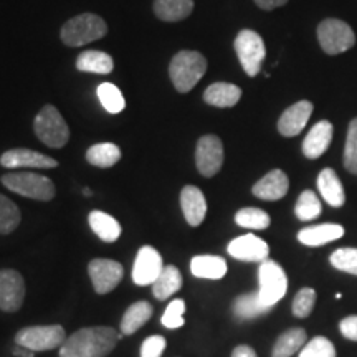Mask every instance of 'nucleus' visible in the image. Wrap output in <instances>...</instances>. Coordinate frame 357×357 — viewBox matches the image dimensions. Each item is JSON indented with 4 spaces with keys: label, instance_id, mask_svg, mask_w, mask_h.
<instances>
[{
    "label": "nucleus",
    "instance_id": "f257e3e1",
    "mask_svg": "<svg viewBox=\"0 0 357 357\" xmlns=\"http://www.w3.org/2000/svg\"><path fill=\"white\" fill-rule=\"evenodd\" d=\"M118 334L108 326L82 328L65 339L60 357H106L114 349Z\"/></svg>",
    "mask_w": 357,
    "mask_h": 357
},
{
    "label": "nucleus",
    "instance_id": "bb28decb",
    "mask_svg": "<svg viewBox=\"0 0 357 357\" xmlns=\"http://www.w3.org/2000/svg\"><path fill=\"white\" fill-rule=\"evenodd\" d=\"M153 316V306L149 305L147 301H137L131 305L124 312L123 319H121V333L124 336H131L141 328L144 326L147 321L151 319Z\"/></svg>",
    "mask_w": 357,
    "mask_h": 357
},
{
    "label": "nucleus",
    "instance_id": "dca6fc26",
    "mask_svg": "<svg viewBox=\"0 0 357 357\" xmlns=\"http://www.w3.org/2000/svg\"><path fill=\"white\" fill-rule=\"evenodd\" d=\"M312 114V105L310 101H298L281 114L278 121L280 134L287 137L298 136L310 121Z\"/></svg>",
    "mask_w": 357,
    "mask_h": 357
},
{
    "label": "nucleus",
    "instance_id": "2eb2a0df",
    "mask_svg": "<svg viewBox=\"0 0 357 357\" xmlns=\"http://www.w3.org/2000/svg\"><path fill=\"white\" fill-rule=\"evenodd\" d=\"M0 164L6 169H52L58 166V160L37 151L19 147L3 153Z\"/></svg>",
    "mask_w": 357,
    "mask_h": 357
},
{
    "label": "nucleus",
    "instance_id": "ea45409f",
    "mask_svg": "<svg viewBox=\"0 0 357 357\" xmlns=\"http://www.w3.org/2000/svg\"><path fill=\"white\" fill-rule=\"evenodd\" d=\"M184 312H185V301L174 300L169 303L167 310L162 314V326L167 329H178L184 326Z\"/></svg>",
    "mask_w": 357,
    "mask_h": 357
},
{
    "label": "nucleus",
    "instance_id": "0eeeda50",
    "mask_svg": "<svg viewBox=\"0 0 357 357\" xmlns=\"http://www.w3.org/2000/svg\"><path fill=\"white\" fill-rule=\"evenodd\" d=\"M258 281H260V294L261 301L265 305L273 307L281 298L287 294L288 278L284 270L273 260H265L260 263L258 268Z\"/></svg>",
    "mask_w": 357,
    "mask_h": 357
},
{
    "label": "nucleus",
    "instance_id": "58836bf2",
    "mask_svg": "<svg viewBox=\"0 0 357 357\" xmlns=\"http://www.w3.org/2000/svg\"><path fill=\"white\" fill-rule=\"evenodd\" d=\"M316 303V291L312 288H303L293 300V314L296 318H307Z\"/></svg>",
    "mask_w": 357,
    "mask_h": 357
},
{
    "label": "nucleus",
    "instance_id": "7c9ffc66",
    "mask_svg": "<svg viewBox=\"0 0 357 357\" xmlns=\"http://www.w3.org/2000/svg\"><path fill=\"white\" fill-rule=\"evenodd\" d=\"M271 310V306L265 305L261 301L260 294L257 293H250V294H242L238 296L234 303V312L238 319H253L257 316L265 314Z\"/></svg>",
    "mask_w": 357,
    "mask_h": 357
},
{
    "label": "nucleus",
    "instance_id": "4c0bfd02",
    "mask_svg": "<svg viewBox=\"0 0 357 357\" xmlns=\"http://www.w3.org/2000/svg\"><path fill=\"white\" fill-rule=\"evenodd\" d=\"M344 166L351 174H356L357 176V118L352 119L349 129H347Z\"/></svg>",
    "mask_w": 357,
    "mask_h": 357
},
{
    "label": "nucleus",
    "instance_id": "79ce46f5",
    "mask_svg": "<svg viewBox=\"0 0 357 357\" xmlns=\"http://www.w3.org/2000/svg\"><path fill=\"white\" fill-rule=\"evenodd\" d=\"M341 334L349 341H357V316H347L339 323Z\"/></svg>",
    "mask_w": 357,
    "mask_h": 357
},
{
    "label": "nucleus",
    "instance_id": "37998d69",
    "mask_svg": "<svg viewBox=\"0 0 357 357\" xmlns=\"http://www.w3.org/2000/svg\"><path fill=\"white\" fill-rule=\"evenodd\" d=\"M258 7L263 8V10H273V8H278L284 3H288V0H253Z\"/></svg>",
    "mask_w": 357,
    "mask_h": 357
},
{
    "label": "nucleus",
    "instance_id": "9d476101",
    "mask_svg": "<svg viewBox=\"0 0 357 357\" xmlns=\"http://www.w3.org/2000/svg\"><path fill=\"white\" fill-rule=\"evenodd\" d=\"M88 273L91 278L93 288L98 294H106L118 287L123 280L124 270L119 261L108 258H96L88 265Z\"/></svg>",
    "mask_w": 357,
    "mask_h": 357
},
{
    "label": "nucleus",
    "instance_id": "c85d7f7f",
    "mask_svg": "<svg viewBox=\"0 0 357 357\" xmlns=\"http://www.w3.org/2000/svg\"><path fill=\"white\" fill-rule=\"evenodd\" d=\"M182 288V275L176 266L167 265L164 266L162 273L159 275V278L154 281L153 284V293L155 300L166 301L167 298H171L174 293L178 291Z\"/></svg>",
    "mask_w": 357,
    "mask_h": 357
},
{
    "label": "nucleus",
    "instance_id": "f03ea898",
    "mask_svg": "<svg viewBox=\"0 0 357 357\" xmlns=\"http://www.w3.org/2000/svg\"><path fill=\"white\" fill-rule=\"evenodd\" d=\"M207 71V60L194 50H181L169 65V77L178 93H189Z\"/></svg>",
    "mask_w": 357,
    "mask_h": 357
},
{
    "label": "nucleus",
    "instance_id": "6e6552de",
    "mask_svg": "<svg viewBox=\"0 0 357 357\" xmlns=\"http://www.w3.org/2000/svg\"><path fill=\"white\" fill-rule=\"evenodd\" d=\"M319 45L328 55H339L354 47L356 35L346 22L337 19L323 20L318 26Z\"/></svg>",
    "mask_w": 357,
    "mask_h": 357
},
{
    "label": "nucleus",
    "instance_id": "c9c22d12",
    "mask_svg": "<svg viewBox=\"0 0 357 357\" xmlns=\"http://www.w3.org/2000/svg\"><path fill=\"white\" fill-rule=\"evenodd\" d=\"M336 270L357 276V248H339L329 258Z\"/></svg>",
    "mask_w": 357,
    "mask_h": 357
},
{
    "label": "nucleus",
    "instance_id": "f3484780",
    "mask_svg": "<svg viewBox=\"0 0 357 357\" xmlns=\"http://www.w3.org/2000/svg\"><path fill=\"white\" fill-rule=\"evenodd\" d=\"M181 207L190 227H199L207 215V200L195 185H185L181 192Z\"/></svg>",
    "mask_w": 357,
    "mask_h": 357
},
{
    "label": "nucleus",
    "instance_id": "72a5a7b5",
    "mask_svg": "<svg viewBox=\"0 0 357 357\" xmlns=\"http://www.w3.org/2000/svg\"><path fill=\"white\" fill-rule=\"evenodd\" d=\"M98 98H100L101 105L105 106V109L111 114L121 113L126 106V101L119 91L118 86H114L113 83H102L98 86Z\"/></svg>",
    "mask_w": 357,
    "mask_h": 357
},
{
    "label": "nucleus",
    "instance_id": "2f4dec72",
    "mask_svg": "<svg viewBox=\"0 0 357 357\" xmlns=\"http://www.w3.org/2000/svg\"><path fill=\"white\" fill-rule=\"evenodd\" d=\"M236 225L243 227V229H252V230H265L270 227L271 218L265 211L255 207H247L242 211L236 212L235 215Z\"/></svg>",
    "mask_w": 357,
    "mask_h": 357
},
{
    "label": "nucleus",
    "instance_id": "aec40b11",
    "mask_svg": "<svg viewBox=\"0 0 357 357\" xmlns=\"http://www.w3.org/2000/svg\"><path fill=\"white\" fill-rule=\"evenodd\" d=\"M344 235V229L337 223H321V225L306 227L300 230L298 240L306 247H321V245L336 242Z\"/></svg>",
    "mask_w": 357,
    "mask_h": 357
},
{
    "label": "nucleus",
    "instance_id": "20e7f679",
    "mask_svg": "<svg viewBox=\"0 0 357 357\" xmlns=\"http://www.w3.org/2000/svg\"><path fill=\"white\" fill-rule=\"evenodd\" d=\"M2 184L22 197L48 202L55 197V184L52 178L35 172H10L2 176Z\"/></svg>",
    "mask_w": 357,
    "mask_h": 357
},
{
    "label": "nucleus",
    "instance_id": "7ed1b4c3",
    "mask_svg": "<svg viewBox=\"0 0 357 357\" xmlns=\"http://www.w3.org/2000/svg\"><path fill=\"white\" fill-rule=\"evenodd\" d=\"M108 33V25L96 13H82L61 26V42L68 47H83Z\"/></svg>",
    "mask_w": 357,
    "mask_h": 357
},
{
    "label": "nucleus",
    "instance_id": "4468645a",
    "mask_svg": "<svg viewBox=\"0 0 357 357\" xmlns=\"http://www.w3.org/2000/svg\"><path fill=\"white\" fill-rule=\"evenodd\" d=\"M229 253L235 260L250 261V263H261L268 260L270 255V247L265 240L258 238L257 235H242L238 238H234L229 243Z\"/></svg>",
    "mask_w": 357,
    "mask_h": 357
},
{
    "label": "nucleus",
    "instance_id": "ddd939ff",
    "mask_svg": "<svg viewBox=\"0 0 357 357\" xmlns=\"http://www.w3.org/2000/svg\"><path fill=\"white\" fill-rule=\"evenodd\" d=\"M25 300V280L15 270H0V310L19 311Z\"/></svg>",
    "mask_w": 357,
    "mask_h": 357
},
{
    "label": "nucleus",
    "instance_id": "c756f323",
    "mask_svg": "<svg viewBox=\"0 0 357 357\" xmlns=\"http://www.w3.org/2000/svg\"><path fill=\"white\" fill-rule=\"evenodd\" d=\"M86 159L91 166L108 169L121 159V149L113 142H100V144L91 146L86 153Z\"/></svg>",
    "mask_w": 357,
    "mask_h": 357
},
{
    "label": "nucleus",
    "instance_id": "5701e85b",
    "mask_svg": "<svg viewBox=\"0 0 357 357\" xmlns=\"http://www.w3.org/2000/svg\"><path fill=\"white\" fill-rule=\"evenodd\" d=\"M192 275L204 280H220L227 273V261L222 257L199 255L190 261Z\"/></svg>",
    "mask_w": 357,
    "mask_h": 357
},
{
    "label": "nucleus",
    "instance_id": "9b49d317",
    "mask_svg": "<svg viewBox=\"0 0 357 357\" xmlns=\"http://www.w3.org/2000/svg\"><path fill=\"white\" fill-rule=\"evenodd\" d=\"M195 164L204 177H213L223 166V144L213 134L202 136L195 149Z\"/></svg>",
    "mask_w": 357,
    "mask_h": 357
},
{
    "label": "nucleus",
    "instance_id": "f704fd0d",
    "mask_svg": "<svg viewBox=\"0 0 357 357\" xmlns=\"http://www.w3.org/2000/svg\"><path fill=\"white\" fill-rule=\"evenodd\" d=\"M294 213L301 222H311L321 215V202L312 190H305L298 197Z\"/></svg>",
    "mask_w": 357,
    "mask_h": 357
},
{
    "label": "nucleus",
    "instance_id": "c03bdc74",
    "mask_svg": "<svg viewBox=\"0 0 357 357\" xmlns=\"http://www.w3.org/2000/svg\"><path fill=\"white\" fill-rule=\"evenodd\" d=\"M231 357H257V352L252 349L250 346H236L234 352H231Z\"/></svg>",
    "mask_w": 357,
    "mask_h": 357
},
{
    "label": "nucleus",
    "instance_id": "f8f14e48",
    "mask_svg": "<svg viewBox=\"0 0 357 357\" xmlns=\"http://www.w3.org/2000/svg\"><path fill=\"white\" fill-rule=\"evenodd\" d=\"M162 257L153 247H142L137 252L136 260L132 266V281L137 287H153L154 281L159 278V275L164 270Z\"/></svg>",
    "mask_w": 357,
    "mask_h": 357
},
{
    "label": "nucleus",
    "instance_id": "6ab92c4d",
    "mask_svg": "<svg viewBox=\"0 0 357 357\" xmlns=\"http://www.w3.org/2000/svg\"><path fill=\"white\" fill-rule=\"evenodd\" d=\"M333 139V124L329 121H319L311 128L303 141V154L307 159H318L328 151Z\"/></svg>",
    "mask_w": 357,
    "mask_h": 357
},
{
    "label": "nucleus",
    "instance_id": "a878e982",
    "mask_svg": "<svg viewBox=\"0 0 357 357\" xmlns=\"http://www.w3.org/2000/svg\"><path fill=\"white\" fill-rule=\"evenodd\" d=\"M307 342L306 331L301 328H293L276 339L271 357H291L294 352L301 351Z\"/></svg>",
    "mask_w": 357,
    "mask_h": 357
},
{
    "label": "nucleus",
    "instance_id": "4be33fe9",
    "mask_svg": "<svg viewBox=\"0 0 357 357\" xmlns=\"http://www.w3.org/2000/svg\"><path fill=\"white\" fill-rule=\"evenodd\" d=\"M240 98L242 89L231 83H213L204 93V101L215 108H234Z\"/></svg>",
    "mask_w": 357,
    "mask_h": 357
},
{
    "label": "nucleus",
    "instance_id": "1a4fd4ad",
    "mask_svg": "<svg viewBox=\"0 0 357 357\" xmlns=\"http://www.w3.org/2000/svg\"><path fill=\"white\" fill-rule=\"evenodd\" d=\"M235 50L245 73L248 77H257L266 55L265 43L260 35L253 30H242L235 38Z\"/></svg>",
    "mask_w": 357,
    "mask_h": 357
},
{
    "label": "nucleus",
    "instance_id": "393cba45",
    "mask_svg": "<svg viewBox=\"0 0 357 357\" xmlns=\"http://www.w3.org/2000/svg\"><path fill=\"white\" fill-rule=\"evenodd\" d=\"M194 12V0H155L154 13L164 22H181Z\"/></svg>",
    "mask_w": 357,
    "mask_h": 357
},
{
    "label": "nucleus",
    "instance_id": "a19ab883",
    "mask_svg": "<svg viewBox=\"0 0 357 357\" xmlns=\"http://www.w3.org/2000/svg\"><path fill=\"white\" fill-rule=\"evenodd\" d=\"M166 349V339L162 336L147 337L141 346V357H160Z\"/></svg>",
    "mask_w": 357,
    "mask_h": 357
},
{
    "label": "nucleus",
    "instance_id": "cd10ccee",
    "mask_svg": "<svg viewBox=\"0 0 357 357\" xmlns=\"http://www.w3.org/2000/svg\"><path fill=\"white\" fill-rule=\"evenodd\" d=\"M77 68L79 71H86V73L108 75L114 68V61L108 53L100 50H88L78 56Z\"/></svg>",
    "mask_w": 357,
    "mask_h": 357
},
{
    "label": "nucleus",
    "instance_id": "423d86ee",
    "mask_svg": "<svg viewBox=\"0 0 357 357\" xmlns=\"http://www.w3.org/2000/svg\"><path fill=\"white\" fill-rule=\"evenodd\" d=\"M66 334L60 324L50 326H29L15 334V344L33 352L50 351L61 347Z\"/></svg>",
    "mask_w": 357,
    "mask_h": 357
},
{
    "label": "nucleus",
    "instance_id": "412c9836",
    "mask_svg": "<svg viewBox=\"0 0 357 357\" xmlns=\"http://www.w3.org/2000/svg\"><path fill=\"white\" fill-rule=\"evenodd\" d=\"M318 189L323 195V199L328 202L331 207L339 208L342 207L346 202V194L344 187L341 184V178L337 177V174L333 169H323L319 172L318 177Z\"/></svg>",
    "mask_w": 357,
    "mask_h": 357
},
{
    "label": "nucleus",
    "instance_id": "a18cd8bd",
    "mask_svg": "<svg viewBox=\"0 0 357 357\" xmlns=\"http://www.w3.org/2000/svg\"><path fill=\"white\" fill-rule=\"evenodd\" d=\"M13 354H15L17 357H32L33 351L25 349V347H22V346H17L15 349H13Z\"/></svg>",
    "mask_w": 357,
    "mask_h": 357
},
{
    "label": "nucleus",
    "instance_id": "473e14b6",
    "mask_svg": "<svg viewBox=\"0 0 357 357\" xmlns=\"http://www.w3.org/2000/svg\"><path fill=\"white\" fill-rule=\"evenodd\" d=\"M20 220L19 207L6 195L0 194V235L12 234L20 225Z\"/></svg>",
    "mask_w": 357,
    "mask_h": 357
},
{
    "label": "nucleus",
    "instance_id": "e433bc0d",
    "mask_svg": "<svg viewBox=\"0 0 357 357\" xmlns=\"http://www.w3.org/2000/svg\"><path fill=\"white\" fill-rule=\"evenodd\" d=\"M300 357H336V347L329 339L318 336L306 342L300 351Z\"/></svg>",
    "mask_w": 357,
    "mask_h": 357
},
{
    "label": "nucleus",
    "instance_id": "a211bd4d",
    "mask_svg": "<svg viewBox=\"0 0 357 357\" xmlns=\"http://www.w3.org/2000/svg\"><path fill=\"white\" fill-rule=\"evenodd\" d=\"M289 181L288 176L280 169L270 171L253 185V195L261 200H280L288 194Z\"/></svg>",
    "mask_w": 357,
    "mask_h": 357
},
{
    "label": "nucleus",
    "instance_id": "b1692460",
    "mask_svg": "<svg viewBox=\"0 0 357 357\" xmlns=\"http://www.w3.org/2000/svg\"><path fill=\"white\" fill-rule=\"evenodd\" d=\"M88 222L91 230L100 236L102 242L113 243L121 236V225H119V222L106 212L93 211L89 213Z\"/></svg>",
    "mask_w": 357,
    "mask_h": 357
},
{
    "label": "nucleus",
    "instance_id": "49530a36",
    "mask_svg": "<svg viewBox=\"0 0 357 357\" xmlns=\"http://www.w3.org/2000/svg\"><path fill=\"white\" fill-rule=\"evenodd\" d=\"M83 195H86V197H91L93 190L91 189H83Z\"/></svg>",
    "mask_w": 357,
    "mask_h": 357
},
{
    "label": "nucleus",
    "instance_id": "39448f33",
    "mask_svg": "<svg viewBox=\"0 0 357 357\" xmlns=\"http://www.w3.org/2000/svg\"><path fill=\"white\" fill-rule=\"evenodd\" d=\"M35 134L45 146L60 149L70 139V128L53 105H45L33 123Z\"/></svg>",
    "mask_w": 357,
    "mask_h": 357
}]
</instances>
